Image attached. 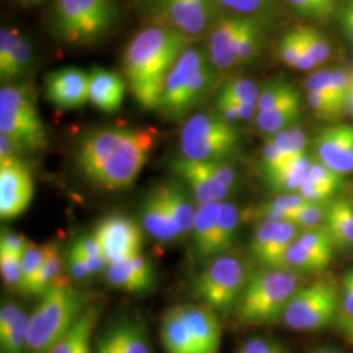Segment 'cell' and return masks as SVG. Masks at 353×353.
<instances>
[{
	"mask_svg": "<svg viewBox=\"0 0 353 353\" xmlns=\"http://www.w3.org/2000/svg\"><path fill=\"white\" fill-rule=\"evenodd\" d=\"M239 147L237 130L219 115H191L179 132L181 157L192 161H227Z\"/></svg>",
	"mask_w": 353,
	"mask_h": 353,
	"instance_id": "8992f818",
	"label": "cell"
},
{
	"mask_svg": "<svg viewBox=\"0 0 353 353\" xmlns=\"http://www.w3.org/2000/svg\"><path fill=\"white\" fill-rule=\"evenodd\" d=\"M33 52L34 51H33L30 42L26 37L21 36L17 46H16V50L13 52L11 62L4 71L0 72L1 80L10 81L19 76L24 75L33 63Z\"/></svg>",
	"mask_w": 353,
	"mask_h": 353,
	"instance_id": "7bdbcfd3",
	"label": "cell"
},
{
	"mask_svg": "<svg viewBox=\"0 0 353 353\" xmlns=\"http://www.w3.org/2000/svg\"><path fill=\"white\" fill-rule=\"evenodd\" d=\"M278 52L280 61L294 70L312 71L316 68V64L303 43L297 26L290 29L280 38Z\"/></svg>",
	"mask_w": 353,
	"mask_h": 353,
	"instance_id": "f546056e",
	"label": "cell"
},
{
	"mask_svg": "<svg viewBox=\"0 0 353 353\" xmlns=\"http://www.w3.org/2000/svg\"><path fill=\"white\" fill-rule=\"evenodd\" d=\"M316 161L332 172L347 176L353 172V126L335 125L323 128L314 140Z\"/></svg>",
	"mask_w": 353,
	"mask_h": 353,
	"instance_id": "4fadbf2b",
	"label": "cell"
},
{
	"mask_svg": "<svg viewBox=\"0 0 353 353\" xmlns=\"http://www.w3.org/2000/svg\"><path fill=\"white\" fill-rule=\"evenodd\" d=\"M51 243L37 246L30 242L23 256H21V270H23V285L21 292L29 284V281L37 275L38 271L45 263L48 254L50 252Z\"/></svg>",
	"mask_w": 353,
	"mask_h": 353,
	"instance_id": "bcb514c9",
	"label": "cell"
},
{
	"mask_svg": "<svg viewBox=\"0 0 353 353\" xmlns=\"http://www.w3.org/2000/svg\"><path fill=\"white\" fill-rule=\"evenodd\" d=\"M343 327L345 328V331H347L350 339H351V341L353 343V321L344 322V323H343Z\"/></svg>",
	"mask_w": 353,
	"mask_h": 353,
	"instance_id": "be15d7a7",
	"label": "cell"
},
{
	"mask_svg": "<svg viewBox=\"0 0 353 353\" xmlns=\"http://www.w3.org/2000/svg\"><path fill=\"white\" fill-rule=\"evenodd\" d=\"M141 224L154 240L172 242L182 237L157 189L152 190L141 205Z\"/></svg>",
	"mask_w": 353,
	"mask_h": 353,
	"instance_id": "44dd1931",
	"label": "cell"
},
{
	"mask_svg": "<svg viewBox=\"0 0 353 353\" xmlns=\"http://www.w3.org/2000/svg\"><path fill=\"white\" fill-rule=\"evenodd\" d=\"M347 112H350L353 115V88L347 100Z\"/></svg>",
	"mask_w": 353,
	"mask_h": 353,
	"instance_id": "e7e4bbea",
	"label": "cell"
},
{
	"mask_svg": "<svg viewBox=\"0 0 353 353\" xmlns=\"http://www.w3.org/2000/svg\"><path fill=\"white\" fill-rule=\"evenodd\" d=\"M261 94L259 85L248 77H234L224 83L217 96L225 97L237 102L256 103Z\"/></svg>",
	"mask_w": 353,
	"mask_h": 353,
	"instance_id": "f35d334b",
	"label": "cell"
},
{
	"mask_svg": "<svg viewBox=\"0 0 353 353\" xmlns=\"http://www.w3.org/2000/svg\"><path fill=\"white\" fill-rule=\"evenodd\" d=\"M299 232L300 229L290 221H279L275 234L261 263L267 268H284L285 255L293 242L297 240Z\"/></svg>",
	"mask_w": 353,
	"mask_h": 353,
	"instance_id": "d6a6232c",
	"label": "cell"
},
{
	"mask_svg": "<svg viewBox=\"0 0 353 353\" xmlns=\"http://www.w3.org/2000/svg\"><path fill=\"white\" fill-rule=\"evenodd\" d=\"M118 19L114 0H55L52 30L65 45L89 46L108 37Z\"/></svg>",
	"mask_w": 353,
	"mask_h": 353,
	"instance_id": "5b68a950",
	"label": "cell"
},
{
	"mask_svg": "<svg viewBox=\"0 0 353 353\" xmlns=\"http://www.w3.org/2000/svg\"><path fill=\"white\" fill-rule=\"evenodd\" d=\"M156 189L163 198L165 205L179 229L181 234L183 237L191 236L196 214V207H194V203L191 201L188 190L176 182L165 183Z\"/></svg>",
	"mask_w": 353,
	"mask_h": 353,
	"instance_id": "d4e9b609",
	"label": "cell"
},
{
	"mask_svg": "<svg viewBox=\"0 0 353 353\" xmlns=\"http://www.w3.org/2000/svg\"><path fill=\"white\" fill-rule=\"evenodd\" d=\"M21 38V34L14 28H1L0 30V72L7 68L12 59L13 52Z\"/></svg>",
	"mask_w": 353,
	"mask_h": 353,
	"instance_id": "816d5d0a",
	"label": "cell"
},
{
	"mask_svg": "<svg viewBox=\"0 0 353 353\" xmlns=\"http://www.w3.org/2000/svg\"><path fill=\"white\" fill-rule=\"evenodd\" d=\"M307 103L318 118L334 121L347 112V106L319 93H306Z\"/></svg>",
	"mask_w": 353,
	"mask_h": 353,
	"instance_id": "c3c4849f",
	"label": "cell"
},
{
	"mask_svg": "<svg viewBox=\"0 0 353 353\" xmlns=\"http://www.w3.org/2000/svg\"><path fill=\"white\" fill-rule=\"evenodd\" d=\"M265 33L261 19L246 17L237 45V65L250 63L258 55L265 42Z\"/></svg>",
	"mask_w": 353,
	"mask_h": 353,
	"instance_id": "836d02e7",
	"label": "cell"
},
{
	"mask_svg": "<svg viewBox=\"0 0 353 353\" xmlns=\"http://www.w3.org/2000/svg\"><path fill=\"white\" fill-rule=\"evenodd\" d=\"M94 353H151L145 327L135 319L121 318L96 336Z\"/></svg>",
	"mask_w": 353,
	"mask_h": 353,
	"instance_id": "2e32d148",
	"label": "cell"
},
{
	"mask_svg": "<svg viewBox=\"0 0 353 353\" xmlns=\"http://www.w3.org/2000/svg\"><path fill=\"white\" fill-rule=\"evenodd\" d=\"M34 195L30 170L21 160L0 163V217L11 220L24 214Z\"/></svg>",
	"mask_w": 353,
	"mask_h": 353,
	"instance_id": "7c38bea8",
	"label": "cell"
},
{
	"mask_svg": "<svg viewBox=\"0 0 353 353\" xmlns=\"http://www.w3.org/2000/svg\"><path fill=\"white\" fill-rule=\"evenodd\" d=\"M312 163L313 161L307 154L292 159L287 164L281 165L270 173H265V179L271 189L280 194L299 192L307 176Z\"/></svg>",
	"mask_w": 353,
	"mask_h": 353,
	"instance_id": "4316f807",
	"label": "cell"
},
{
	"mask_svg": "<svg viewBox=\"0 0 353 353\" xmlns=\"http://www.w3.org/2000/svg\"><path fill=\"white\" fill-rule=\"evenodd\" d=\"M99 309L87 306L83 314L48 353H92V338L99 319Z\"/></svg>",
	"mask_w": 353,
	"mask_h": 353,
	"instance_id": "cb8c5ba5",
	"label": "cell"
},
{
	"mask_svg": "<svg viewBox=\"0 0 353 353\" xmlns=\"http://www.w3.org/2000/svg\"><path fill=\"white\" fill-rule=\"evenodd\" d=\"M0 271L6 287L13 292H21L23 270L21 258L0 252Z\"/></svg>",
	"mask_w": 353,
	"mask_h": 353,
	"instance_id": "681fc988",
	"label": "cell"
},
{
	"mask_svg": "<svg viewBox=\"0 0 353 353\" xmlns=\"http://www.w3.org/2000/svg\"><path fill=\"white\" fill-rule=\"evenodd\" d=\"M29 316L21 309L20 314L13 322L12 326L6 332L0 334V352L26 353L28 352V336H29Z\"/></svg>",
	"mask_w": 353,
	"mask_h": 353,
	"instance_id": "74e56055",
	"label": "cell"
},
{
	"mask_svg": "<svg viewBox=\"0 0 353 353\" xmlns=\"http://www.w3.org/2000/svg\"><path fill=\"white\" fill-rule=\"evenodd\" d=\"M70 250L77 252L80 255H102L101 246L96 240V237L92 236H81L71 245ZM103 256V255H102ZM105 258V256H103Z\"/></svg>",
	"mask_w": 353,
	"mask_h": 353,
	"instance_id": "680465c9",
	"label": "cell"
},
{
	"mask_svg": "<svg viewBox=\"0 0 353 353\" xmlns=\"http://www.w3.org/2000/svg\"><path fill=\"white\" fill-rule=\"evenodd\" d=\"M290 160L292 157L287 156L284 152L281 151L272 140L270 138L265 140L262 148V166H263L265 174L278 169L281 165L287 164Z\"/></svg>",
	"mask_w": 353,
	"mask_h": 353,
	"instance_id": "f5cc1de1",
	"label": "cell"
},
{
	"mask_svg": "<svg viewBox=\"0 0 353 353\" xmlns=\"http://www.w3.org/2000/svg\"><path fill=\"white\" fill-rule=\"evenodd\" d=\"M339 290L331 279H319L299 288L287 305L283 322L296 331H316L327 327L338 316Z\"/></svg>",
	"mask_w": 353,
	"mask_h": 353,
	"instance_id": "52a82bcc",
	"label": "cell"
},
{
	"mask_svg": "<svg viewBox=\"0 0 353 353\" xmlns=\"http://www.w3.org/2000/svg\"><path fill=\"white\" fill-rule=\"evenodd\" d=\"M214 0H156L153 8L161 24L194 41L208 34L216 14Z\"/></svg>",
	"mask_w": 353,
	"mask_h": 353,
	"instance_id": "9c48e42d",
	"label": "cell"
},
{
	"mask_svg": "<svg viewBox=\"0 0 353 353\" xmlns=\"http://www.w3.org/2000/svg\"><path fill=\"white\" fill-rule=\"evenodd\" d=\"M307 202L301 194H279L272 201L265 203L255 210L250 211L252 219L262 221V220H272V221H292L293 216L299 210H301Z\"/></svg>",
	"mask_w": 353,
	"mask_h": 353,
	"instance_id": "f1b7e54d",
	"label": "cell"
},
{
	"mask_svg": "<svg viewBox=\"0 0 353 353\" xmlns=\"http://www.w3.org/2000/svg\"><path fill=\"white\" fill-rule=\"evenodd\" d=\"M217 7L227 10L228 13L243 17L261 19L271 10L272 0H214Z\"/></svg>",
	"mask_w": 353,
	"mask_h": 353,
	"instance_id": "f6af8a7d",
	"label": "cell"
},
{
	"mask_svg": "<svg viewBox=\"0 0 353 353\" xmlns=\"http://www.w3.org/2000/svg\"><path fill=\"white\" fill-rule=\"evenodd\" d=\"M192 41L159 24L144 28L131 39L125 51L127 84L140 106L159 110L169 71Z\"/></svg>",
	"mask_w": 353,
	"mask_h": 353,
	"instance_id": "7a4b0ae2",
	"label": "cell"
},
{
	"mask_svg": "<svg viewBox=\"0 0 353 353\" xmlns=\"http://www.w3.org/2000/svg\"><path fill=\"white\" fill-rule=\"evenodd\" d=\"M26 7H33V6H38L41 4L43 0H20Z\"/></svg>",
	"mask_w": 353,
	"mask_h": 353,
	"instance_id": "03108f58",
	"label": "cell"
},
{
	"mask_svg": "<svg viewBox=\"0 0 353 353\" xmlns=\"http://www.w3.org/2000/svg\"><path fill=\"white\" fill-rule=\"evenodd\" d=\"M278 225L279 221L262 220V221H259L258 227L255 228L254 234H252V243H250V249H252V255L259 262L265 256V252L271 243V240L275 234V230Z\"/></svg>",
	"mask_w": 353,
	"mask_h": 353,
	"instance_id": "f907efd6",
	"label": "cell"
},
{
	"mask_svg": "<svg viewBox=\"0 0 353 353\" xmlns=\"http://www.w3.org/2000/svg\"><path fill=\"white\" fill-rule=\"evenodd\" d=\"M303 117L301 101H293L281 105L272 110L258 112L254 121L256 128L267 137H272L280 131L296 126Z\"/></svg>",
	"mask_w": 353,
	"mask_h": 353,
	"instance_id": "83f0119b",
	"label": "cell"
},
{
	"mask_svg": "<svg viewBox=\"0 0 353 353\" xmlns=\"http://www.w3.org/2000/svg\"><path fill=\"white\" fill-rule=\"evenodd\" d=\"M126 93V84L117 72L96 67L89 72V102L103 113L121 109Z\"/></svg>",
	"mask_w": 353,
	"mask_h": 353,
	"instance_id": "ffe728a7",
	"label": "cell"
},
{
	"mask_svg": "<svg viewBox=\"0 0 353 353\" xmlns=\"http://www.w3.org/2000/svg\"><path fill=\"white\" fill-rule=\"evenodd\" d=\"M299 290V276L287 268H265L248 278L234 307L242 325L274 323L283 318L287 305Z\"/></svg>",
	"mask_w": 353,
	"mask_h": 353,
	"instance_id": "277c9868",
	"label": "cell"
},
{
	"mask_svg": "<svg viewBox=\"0 0 353 353\" xmlns=\"http://www.w3.org/2000/svg\"><path fill=\"white\" fill-rule=\"evenodd\" d=\"M284 268L292 270L294 272L296 271L318 272V271H323L326 267L322 265L306 248H303L299 241L296 240L285 255Z\"/></svg>",
	"mask_w": 353,
	"mask_h": 353,
	"instance_id": "b9f144b4",
	"label": "cell"
},
{
	"mask_svg": "<svg viewBox=\"0 0 353 353\" xmlns=\"http://www.w3.org/2000/svg\"><path fill=\"white\" fill-rule=\"evenodd\" d=\"M312 353H341L336 350H332V348H318L316 351H313Z\"/></svg>",
	"mask_w": 353,
	"mask_h": 353,
	"instance_id": "003e7915",
	"label": "cell"
},
{
	"mask_svg": "<svg viewBox=\"0 0 353 353\" xmlns=\"http://www.w3.org/2000/svg\"><path fill=\"white\" fill-rule=\"evenodd\" d=\"M105 276L108 283L114 288L130 292V293L148 292L144 283L140 280L139 275L137 274L130 258L109 263L105 271Z\"/></svg>",
	"mask_w": 353,
	"mask_h": 353,
	"instance_id": "e575fe53",
	"label": "cell"
},
{
	"mask_svg": "<svg viewBox=\"0 0 353 353\" xmlns=\"http://www.w3.org/2000/svg\"><path fill=\"white\" fill-rule=\"evenodd\" d=\"M326 207L325 203H307L296 212L290 223L301 230L321 228L325 221Z\"/></svg>",
	"mask_w": 353,
	"mask_h": 353,
	"instance_id": "7dc6e473",
	"label": "cell"
},
{
	"mask_svg": "<svg viewBox=\"0 0 353 353\" xmlns=\"http://www.w3.org/2000/svg\"><path fill=\"white\" fill-rule=\"evenodd\" d=\"M248 278L240 259L221 255L195 279L192 296L214 312L228 313L236 307Z\"/></svg>",
	"mask_w": 353,
	"mask_h": 353,
	"instance_id": "ba28073f",
	"label": "cell"
},
{
	"mask_svg": "<svg viewBox=\"0 0 353 353\" xmlns=\"http://www.w3.org/2000/svg\"><path fill=\"white\" fill-rule=\"evenodd\" d=\"M0 134L10 137L26 153L48 147V134L41 117L30 118L0 108Z\"/></svg>",
	"mask_w": 353,
	"mask_h": 353,
	"instance_id": "ac0fdd59",
	"label": "cell"
},
{
	"mask_svg": "<svg viewBox=\"0 0 353 353\" xmlns=\"http://www.w3.org/2000/svg\"><path fill=\"white\" fill-rule=\"evenodd\" d=\"M154 141L156 134L150 128L93 130L79 140L75 164L93 186L106 191L125 190L138 179Z\"/></svg>",
	"mask_w": 353,
	"mask_h": 353,
	"instance_id": "6da1fadb",
	"label": "cell"
},
{
	"mask_svg": "<svg viewBox=\"0 0 353 353\" xmlns=\"http://www.w3.org/2000/svg\"><path fill=\"white\" fill-rule=\"evenodd\" d=\"M87 309L85 297L59 279L39 300L29 316L28 352L48 353Z\"/></svg>",
	"mask_w": 353,
	"mask_h": 353,
	"instance_id": "3957f363",
	"label": "cell"
},
{
	"mask_svg": "<svg viewBox=\"0 0 353 353\" xmlns=\"http://www.w3.org/2000/svg\"><path fill=\"white\" fill-rule=\"evenodd\" d=\"M135 6H138V7H141V8H147V7H153L154 6V3H156V0H131Z\"/></svg>",
	"mask_w": 353,
	"mask_h": 353,
	"instance_id": "6125c7cd",
	"label": "cell"
},
{
	"mask_svg": "<svg viewBox=\"0 0 353 353\" xmlns=\"http://www.w3.org/2000/svg\"><path fill=\"white\" fill-rule=\"evenodd\" d=\"M67 263H68V270L70 275L76 280H83V279L92 276L89 272L88 265L85 261L76 252L68 250V256H67Z\"/></svg>",
	"mask_w": 353,
	"mask_h": 353,
	"instance_id": "91938a15",
	"label": "cell"
},
{
	"mask_svg": "<svg viewBox=\"0 0 353 353\" xmlns=\"http://www.w3.org/2000/svg\"><path fill=\"white\" fill-rule=\"evenodd\" d=\"M223 202L198 203L191 232L195 256L201 261L214 259L216 227Z\"/></svg>",
	"mask_w": 353,
	"mask_h": 353,
	"instance_id": "7402d4cb",
	"label": "cell"
},
{
	"mask_svg": "<svg viewBox=\"0 0 353 353\" xmlns=\"http://www.w3.org/2000/svg\"><path fill=\"white\" fill-rule=\"evenodd\" d=\"M30 242H28L24 236L16 234L12 232L3 230L0 237V252H6L14 256H23Z\"/></svg>",
	"mask_w": 353,
	"mask_h": 353,
	"instance_id": "db71d44e",
	"label": "cell"
},
{
	"mask_svg": "<svg viewBox=\"0 0 353 353\" xmlns=\"http://www.w3.org/2000/svg\"><path fill=\"white\" fill-rule=\"evenodd\" d=\"M323 229L327 232L335 249H353V201L339 198L327 204Z\"/></svg>",
	"mask_w": 353,
	"mask_h": 353,
	"instance_id": "603a6c76",
	"label": "cell"
},
{
	"mask_svg": "<svg viewBox=\"0 0 353 353\" xmlns=\"http://www.w3.org/2000/svg\"><path fill=\"white\" fill-rule=\"evenodd\" d=\"M343 323L353 321V268H350L343 278Z\"/></svg>",
	"mask_w": 353,
	"mask_h": 353,
	"instance_id": "11a10c76",
	"label": "cell"
},
{
	"mask_svg": "<svg viewBox=\"0 0 353 353\" xmlns=\"http://www.w3.org/2000/svg\"><path fill=\"white\" fill-rule=\"evenodd\" d=\"M245 20L246 17L233 13L221 14L210 29L207 51L219 72L237 65V45Z\"/></svg>",
	"mask_w": 353,
	"mask_h": 353,
	"instance_id": "9a60e30c",
	"label": "cell"
},
{
	"mask_svg": "<svg viewBox=\"0 0 353 353\" xmlns=\"http://www.w3.org/2000/svg\"><path fill=\"white\" fill-rule=\"evenodd\" d=\"M108 263L138 255L143 245L139 225L125 214H110L97 224L93 232Z\"/></svg>",
	"mask_w": 353,
	"mask_h": 353,
	"instance_id": "30bf717a",
	"label": "cell"
},
{
	"mask_svg": "<svg viewBox=\"0 0 353 353\" xmlns=\"http://www.w3.org/2000/svg\"><path fill=\"white\" fill-rule=\"evenodd\" d=\"M62 271V258L59 255V249L57 243H51L50 252L37 275L29 281V284L23 290V294L42 297L51 287L59 280Z\"/></svg>",
	"mask_w": 353,
	"mask_h": 353,
	"instance_id": "1f68e13d",
	"label": "cell"
},
{
	"mask_svg": "<svg viewBox=\"0 0 353 353\" xmlns=\"http://www.w3.org/2000/svg\"><path fill=\"white\" fill-rule=\"evenodd\" d=\"M172 169L176 176L186 182L198 203L224 202L232 192V190L208 174L198 161L178 157L172 163Z\"/></svg>",
	"mask_w": 353,
	"mask_h": 353,
	"instance_id": "d6986e66",
	"label": "cell"
},
{
	"mask_svg": "<svg viewBox=\"0 0 353 353\" xmlns=\"http://www.w3.org/2000/svg\"><path fill=\"white\" fill-rule=\"evenodd\" d=\"M179 310L199 353H219L221 326L214 310L207 305H179Z\"/></svg>",
	"mask_w": 353,
	"mask_h": 353,
	"instance_id": "e0dca14e",
	"label": "cell"
},
{
	"mask_svg": "<svg viewBox=\"0 0 353 353\" xmlns=\"http://www.w3.org/2000/svg\"><path fill=\"white\" fill-rule=\"evenodd\" d=\"M24 153L26 152L16 141L4 134H0V163L20 160Z\"/></svg>",
	"mask_w": 353,
	"mask_h": 353,
	"instance_id": "6f0895ef",
	"label": "cell"
},
{
	"mask_svg": "<svg viewBox=\"0 0 353 353\" xmlns=\"http://www.w3.org/2000/svg\"><path fill=\"white\" fill-rule=\"evenodd\" d=\"M293 101H301L300 92L288 81L278 79L261 89L256 105L258 112H267Z\"/></svg>",
	"mask_w": 353,
	"mask_h": 353,
	"instance_id": "d590c367",
	"label": "cell"
},
{
	"mask_svg": "<svg viewBox=\"0 0 353 353\" xmlns=\"http://www.w3.org/2000/svg\"><path fill=\"white\" fill-rule=\"evenodd\" d=\"M161 341L166 353H199L179 306H173L163 316Z\"/></svg>",
	"mask_w": 353,
	"mask_h": 353,
	"instance_id": "484cf974",
	"label": "cell"
},
{
	"mask_svg": "<svg viewBox=\"0 0 353 353\" xmlns=\"http://www.w3.org/2000/svg\"><path fill=\"white\" fill-rule=\"evenodd\" d=\"M341 30L353 45V0H347L339 12Z\"/></svg>",
	"mask_w": 353,
	"mask_h": 353,
	"instance_id": "94428289",
	"label": "cell"
},
{
	"mask_svg": "<svg viewBox=\"0 0 353 353\" xmlns=\"http://www.w3.org/2000/svg\"><path fill=\"white\" fill-rule=\"evenodd\" d=\"M46 99L63 110L83 108L89 101V74L81 68L55 70L45 79Z\"/></svg>",
	"mask_w": 353,
	"mask_h": 353,
	"instance_id": "5bb4252c",
	"label": "cell"
},
{
	"mask_svg": "<svg viewBox=\"0 0 353 353\" xmlns=\"http://www.w3.org/2000/svg\"><path fill=\"white\" fill-rule=\"evenodd\" d=\"M240 223L241 212L239 207L228 201L221 203L217 227H216L214 259L224 255V252H227L233 246Z\"/></svg>",
	"mask_w": 353,
	"mask_h": 353,
	"instance_id": "4dcf8cb0",
	"label": "cell"
},
{
	"mask_svg": "<svg viewBox=\"0 0 353 353\" xmlns=\"http://www.w3.org/2000/svg\"><path fill=\"white\" fill-rule=\"evenodd\" d=\"M297 29L316 67L326 63L331 55V46L325 34L313 26H299Z\"/></svg>",
	"mask_w": 353,
	"mask_h": 353,
	"instance_id": "60d3db41",
	"label": "cell"
},
{
	"mask_svg": "<svg viewBox=\"0 0 353 353\" xmlns=\"http://www.w3.org/2000/svg\"><path fill=\"white\" fill-rule=\"evenodd\" d=\"M268 138L292 159L306 154L307 137L303 128L299 126L288 127Z\"/></svg>",
	"mask_w": 353,
	"mask_h": 353,
	"instance_id": "ab89813d",
	"label": "cell"
},
{
	"mask_svg": "<svg viewBox=\"0 0 353 353\" xmlns=\"http://www.w3.org/2000/svg\"><path fill=\"white\" fill-rule=\"evenodd\" d=\"M292 10L300 16L325 20L338 10V0H285Z\"/></svg>",
	"mask_w": 353,
	"mask_h": 353,
	"instance_id": "ee69618b",
	"label": "cell"
},
{
	"mask_svg": "<svg viewBox=\"0 0 353 353\" xmlns=\"http://www.w3.org/2000/svg\"><path fill=\"white\" fill-rule=\"evenodd\" d=\"M239 353H285V351L275 341L256 338V339L245 341Z\"/></svg>",
	"mask_w": 353,
	"mask_h": 353,
	"instance_id": "9f6ffc18",
	"label": "cell"
},
{
	"mask_svg": "<svg viewBox=\"0 0 353 353\" xmlns=\"http://www.w3.org/2000/svg\"><path fill=\"white\" fill-rule=\"evenodd\" d=\"M297 241L303 245V248H306L309 252H312L325 267H327L331 263L335 246L323 227L303 230L299 234Z\"/></svg>",
	"mask_w": 353,
	"mask_h": 353,
	"instance_id": "8d00e7d4",
	"label": "cell"
},
{
	"mask_svg": "<svg viewBox=\"0 0 353 353\" xmlns=\"http://www.w3.org/2000/svg\"><path fill=\"white\" fill-rule=\"evenodd\" d=\"M210 55L207 48L201 45H192L182 51L176 63L169 71L165 80L164 90L159 110L165 117L179 121V109L185 90L189 85L192 75L205 63H208Z\"/></svg>",
	"mask_w": 353,
	"mask_h": 353,
	"instance_id": "8fae6325",
	"label": "cell"
}]
</instances>
